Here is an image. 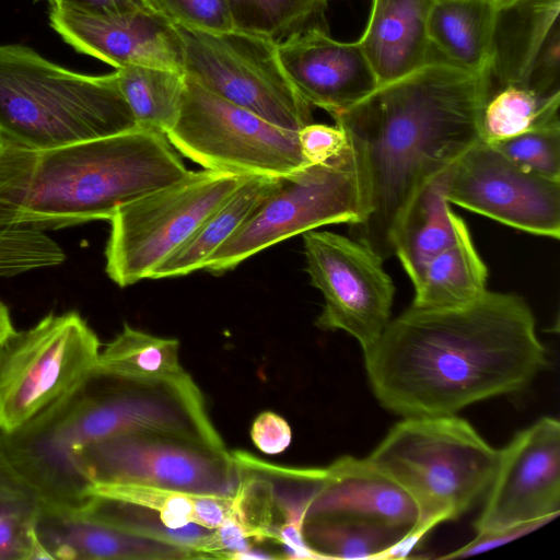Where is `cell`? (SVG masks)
Masks as SVG:
<instances>
[{"label": "cell", "mask_w": 560, "mask_h": 560, "mask_svg": "<svg viewBox=\"0 0 560 560\" xmlns=\"http://www.w3.org/2000/svg\"><path fill=\"white\" fill-rule=\"evenodd\" d=\"M366 459L411 495L424 535L486 495L499 450L456 415L411 417L397 422Z\"/></svg>", "instance_id": "5"}, {"label": "cell", "mask_w": 560, "mask_h": 560, "mask_svg": "<svg viewBox=\"0 0 560 560\" xmlns=\"http://www.w3.org/2000/svg\"><path fill=\"white\" fill-rule=\"evenodd\" d=\"M279 61L298 93L330 115L343 112L377 86L358 42L313 30L277 45Z\"/></svg>", "instance_id": "17"}, {"label": "cell", "mask_w": 560, "mask_h": 560, "mask_svg": "<svg viewBox=\"0 0 560 560\" xmlns=\"http://www.w3.org/2000/svg\"><path fill=\"white\" fill-rule=\"evenodd\" d=\"M89 483H136L233 498L242 468L225 447L160 434H120L74 452Z\"/></svg>", "instance_id": "12"}, {"label": "cell", "mask_w": 560, "mask_h": 560, "mask_svg": "<svg viewBox=\"0 0 560 560\" xmlns=\"http://www.w3.org/2000/svg\"><path fill=\"white\" fill-rule=\"evenodd\" d=\"M150 8L175 25L207 32L233 30L226 0H147Z\"/></svg>", "instance_id": "36"}, {"label": "cell", "mask_w": 560, "mask_h": 560, "mask_svg": "<svg viewBox=\"0 0 560 560\" xmlns=\"http://www.w3.org/2000/svg\"><path fill=\"white\" fill-rule=\"evenodd\" d=\"M277 178L246 177L189 238L151 272L149 279L182 277L202 270L206 261L240 229L269 194Z\"/></svg>", "instance_id": "25"}, {"label": "cell", "mask_w": 560, "mask_h": 560, "mask_svg": "<svg viewBox=\"0 0 560 560\" xmlns=\"http://www.w3.org/2000/svg\"><path fill=\"white\" fill-rule=\"evenodd\" d=\"M433 0H372L357 40L378 85L402 78L433 59L428 20Z\"/></svg>", "instance_id": "21"}, {"label": "cell", "mask_w": 560, "mask_h": 560, "mask_svg": "<svg viewBox=\"0 0 560 560\" xmlns=\"http://www.w3.org/2000/svg\"><path fill=\"white\" fill-rule=\"evenodd\" d=\"M166 137L176 151L210 171L281 177L308 165L296 131L275 126L187 77L179 116Z\"/></svg>", "instance_id": "9"}, {"label": "cell", "mask_w": 560, "mask_h": 560, "mask_svg": "<svg viewBox=\"0 0 560 560\" xmlns=\"http://www.w3.org/2000/svg\"><path fill=\"white\" fill-rule=\"evenodd\" d=\"M61 247L46 232L24 228L0 229V277L60 265Z\"/></svg>", "instance_id": "34"}, {"label": "cell", "mask_w": 560, "mask_h": 560, "mask_svg": "<svg viewBox=\"0 0 560 560\" xmlns=\"http://www.w3.org/2000/svg\"><path fill=\"white\" fill-rule=\"evenodd\" d=\"M137 127L116 73L89 75L34 49L0 45V142L45 150Z\"/></svg>", "instance_id": "4"}, {"label": "cell", "mask_w": 560, "mask_h": 560, "mask_svg": "<svg viewBox=\"0 0 560 560\" xmlns=\"http://www.w3.org/2000/svg\"><path fill=\"white\" fill-rule=\"evenodd\" d=\"M58 8L92 16H114L151 9L147 0H60Z\"/></svg>", "instance_id": "40"}, {"label": "cell", "mask_w": 560, "mask_h": 560, "mask_svg": "<svg viewBox=\"0 0 560 560\" xmlns=\"http://www.w3.org/2000/svg\"><path fill=\"white\" fill-rule=\"evenodd\" d=\"M176 26L187 78L280 128L299 132L313 121L312 106L289 80L275 43L236 30Z\"/></svg>", "instance_id": "10"}, {"label": "cell", "mask_w": 560, "mask_h": 560, "mask_svg": "<svg viewBox=\"0 0 560 560\" xmlns=\"http://www.w3.org/2000/svg\"><path fill=\"white\" fill-rule=\"evenodd\" d=\"M70 419L86 445L120 434H160L225 447L191 376L144 380L93 373L71 398Z\"/></svg>", "instance_id": "8"}, {"label": "cell", "mask_w": 560, "mask_h": 560, "mask_svg": "<svg viewBox=\"0 0 560 560\" xmlns=\"http://www.w3.org/2000/svg\"><path fill=\"white\" fill-rule=\"evenodd\" d=\"M100 340L74 311L49 313L0 342V432L11 433L72 396L92 376Z\"/></svg>", "instance_id": "6"}, {"label": "cell", "mask_w": 560, "mask_h": 560, "mask_svg": "<svg viewBox=\"0 0 560 560\" xmlns=\"http://www.w3.org/2000/svg\"><path fill=\"white\" fill-rule=\"evenodd\" d=\"M301 152L308 164H335L350 153L345 131L335 126L310 122L298 132Z\"/></svg>", "instance_id": "37"}, {"label": "cell", "mask_w": 560, "mask_h": 560, "mask_svg": "<svg viewBox=\"0 0 560 560\" xmlns=\"http://www.w3.org/2000/svg\"><path fill=\"white\" fill-rule=\"evenodd\" d=\"M560 513V422L542 417L499 451L476 532L495 530Z\"/></svg>", "instance_id": "15"}, {"label": "cell", "mask_w": 560, "mask_h": 560, "mask_svg": "<svg viewBox=\"0 0 560 560\" xmlns=\"http://www.w3.org/2000/svg\"><path fill=\"white\" fill-rule=\"evenodd\" d=\"M489 144L522 170L560 182V127L527 131Z\"/></svg>", "instance_id": "35"}, {"label": "cell", "mask_w": 560, "mask_h": 560, "mask_svg": "<svg viewBox=\"0 0 560 560\" xmlns=\"http://www.w3.org/2000/svg\"><path fill=\"white\" fill-rule=\"evenodd\" d=\"M250 438L260 452L276 455L288 448L292 440V431L281 416L272 411H264L254 420Z\"/></svg>", "instance_id": "38"}, {"label": "cell", "mask_w": 560, "mask_h": 560, "mask_svg": "<svg viewBox=\"0 0 560 560\" xmlns=\"http://www.w3.org/2000/svg\"><path fill=\"white\" fill-rule=\"evenodd\" d=\"M560 0H516L498 10L492 57L497 88L560 94Z\"/></svg>", "instance_id": "18"}, {"label": "cell", "mask_w": 560, "mask_h": 560, "mask_svg": "<svg viewBox=\"0 0 560 560\" xmlns=\"http://www.w3.org/2000/svg\"><path fill=\"white\" fill-rule=\"evenodd\" d=\"M491 74L432 59L331 115L349 140L360 190L350 233L383 260L394 255L396 230L418 192L480 139Z\"/></svg>", "instance_id": "2"}, {"label": "cell", "mask_w": 560, "mask_h": 560, "mask_svg": "<svg viewBox=\"0 0 560 560\" xmlns=\"http://www.w3.org/2000/svg\"><path fill=\"white\" fill-rule=\"evenodd\" d=\"M516 0H493V2L495 3L498 10L499 9H502V8H505V7H509L510 4L514 3Z\"/></svg>", "instance_id": "42"}, {"label": "cell", "mask_w": 560, "mask_h": 560, "mask_svg": "<svg viewBox=\"0 0 560 560\" xmlns=\"http://www.w3.org/2000/svg\"><path fill=\"white\" fill-rule=\"evenodd\" d=\"M233 30L276 45L313 30L329 32V0H226Z\"/></svg>", "instance_id": "32"}, {"label": "cell", "mask_w": 560, "mask_h": 560, "mask_svg": "<svg viewBox=\"0 0 560 560\" xmlns=\"http://www.w3.org/2000/svg\"><path fill=\"white\" fill-rule=\"evenodd\" d=\"M93 373L144 380L190 376L180 364L176 339L156 337L127 324L100 351Z\"/></svg>", "instance_id": "30"}, {"label": "cell", "mask_w": 560, "mask_h": 560, "mask_svg": "<svg viewBox=\"0 0 560 560\" xmlns=\"http://www.w3.org/2000/svg\"><path fill=\"white\" fill-rule=\"evenodd\" d=\"M487 266L467 233L424 267L413 283L411 306L451 308L468 304L487 291Z\"/></svg>", "instance_id": "26"}, {"label": "cell", "mask_w": 560, "mask_h": 560, "mask_svg": "<svg viewBox=\"0 0 560 560\" xmlns=\"http://www.w3.org/2000/svg\"><path fill=\"white\" fill-rule=\"evenodd\" d=\"M91 494L150 509L173 528L197 524L214 529L231 514L233 504V498L136 483L93 485L88 490V495Z\"/></svg>", "instance_id": "29"}, {"label": "cell", "mask_w": 560, "mask_h": 560, "mask_svg": "<svg viewBox=\"0 0 560 560\" xmlns=\"http://www.w3.org/2000/svg\"><path fill=\"white\" fill-rule=\"evenodd\" d=\"M447 170L418 192L395 233L394 254L412 283L431 259L469 233L446 198Z\"/></svg>", "instance_id": "22"}, {"label": "cell", "mask_w": 560, "mask_h": 560, "mask_svg": "<svg viewBox=\"0 0 560 560\" xmlns=\"http://www.w3.org/2000/svg\"><path fill=\"white\" fill-rule=\"evenodd\" d=\"M37 536L48 559H200L194 550L139 536L98 520L80 506L42 509Z\"/></svg>", "instance_id": "19"}, {"label": "cell", "mask_w": 560, "mask_h": 560, "mask_svg": "<svg viewBox=\"0 0 560 560\" xmlns=\"http://www.w3.org/2000/svg\"><path fill=\"white\" fill-rule=\"evenodd\" d=\"M80 508L121 529L194 550L200 559H207L206 549L214 529L197 524L173 528L150 509L94 494L89 495Z\"/></svg>", "instance_id": "33"}, {"label": "cell", "mask_w": 560, "mask_h": 560, "mask_svg": "<svg viewBox=\"0 0 560 560\" xmlns=\"http://www.w3.org/2000/svg\"><path fill=\"white\" fill-rule=\"evenodd\" d=\"M551 520L542 518L495 530L477 532L476 537L459 549L444 555L442 559H454L474 556L488 551L505 542L512 541L549 523Z\"/></svg>", "instance_id": "39"}, {"label": "cell", "mask_w": 560, "mask_h": 560, "mask_svg": "<svg viewBox=\"0 0 560 560\" xmlns=\"http://www.w3.org/2000/svg\"><path fill=\"white\" fill-rule=\"evenodd\" d=\"M43 501L7 453L0 433V560L48 559L37 536Z\"/></svg>", "instance_id": "27"}, {"label": "cell", "mask_w": 560, "mask_h": 560, "mask_svg": "<svg viewBox=\"0 0 560 560\" xmlns=\"http://www.w3.org/2000/svg\"><path fill=\"white\" fill-rule=\"evenodd\" d=\"M302 534L317 559L401 558L418 541L411 529L352 515L307 517Z\"/></svg>", "instance_id": "24"}, {"label": "cell", "mask_w": 560, "mask_h": 560, "mask_svg": "<svg viewBox=\"0 0 560 560\" xmlns=\"http://www.w3.org/2000/svg\"><path fill=\"white\" fill-rule=\"evenodd\" d=\"M446 198L514 229L560 236V182L522 170L481 139L447 170Z\"/></svg>", "instance_id": "14"}, {"label": "cell", "mask_w": 560, "mask_h": 560, "mask_svg": "<svg viewBox=\"0 0 560 560\" xmlns=\"http://www.w3.org/2000/svg\"><path fill=\"white\" fill-rule=\"evenodd\" d=\"M49 23L77 51L116 69L138 65L184 73V45L177 26L152 9L92 16L55 8Z\"/></svg>", "instance_id": "16"}, {"label": "cell", "mask_w": 560, "mask_h": 560, "mask_svg": "<svg viewBox=\"0 0 560 560\" xmlns=\"http://www.w3.org/2000/svg\"><path fill=\"white\" fill-rule=\"evenodd\" d=\"M248 176L203 170L121 206L109 219L105 271L125 288L148 279Z\"/></svg>", "instance_id": "7"}, {"label": "cell", "mask_w": 560, "mask_h": 560, "mask_svg": "<svg viewBox=\"0 0 560 560\" xmlns=\"http://www.w3.org/2000/svg\"><path fill=\"white\" fill-rule=\"evenodd\" d=\"M560 94L544 95L532 88H491L479 119L480 139L494 143L533 130L560 127Z\"/></svg>", "instance_id": "31"}, {"label": "cell", "mask_w": 560, "mask_h": 560, "mask_svg": "<svg viewBox=\"0 0 560 560\" xmlns=\"http://www.w3.org/2000/svg\"><path fill=\"white\" fill-rule=\"evenodd\" d=\"M317 515L373 517L411 529L418 540L423 536L415 500L366 458L342 456L324 468L305 518Z\"/></svg>", "instance_id": "20"}, {"label": "cell", "mask_w": 560, "mask_h": 560, "mask_svg": "<svg viewBox=\"0 0 560 560\" xmlns=\"http://www.w3.org/2000/svg\"><path fill=\"white\" fill-rule=\"evenodd\" d=\"M121 95L138 127L166 133L179 116L186 89L185 73L130 65L115 71Z\"/></svg>", "instance_id": "28"}, {"label": "cell", "mask_w": 560, "mask_h": 560, "mask_svg": "<svg viewBox=\"0 0 560 560\" xmlns=\"http://www.w3.org/2000/svg\"><path fill=\"white\" fill-rule=\"evenodd\" d=\"M363 354L374 396L402 418L452 416L520 392L547 364L527 302L488 290L457 307L410 306Z\"/></svg>", "instance_id": "1"}, {"label": "cell", "mask_w": 560, "mask_h": 560, "mask_svg": "<svg viewBox=\"0 0 560 560\" xmlns=\"http://www.w3.org/2000/svg\"><path fill=\"white\" fill-rule=\"evenodd\" d=\"M306 271L324 298L315 324L351 335L370 349L390 320L395 285L383 259L354 238L328 231L303 233Z\"/></svg>", "instance_id": "13"}, {"label": "cell", "mask_w": 560, "mask_h": 560, "mask_svg": "<svg viewBox=\"0 0 560 560\" xmlns=\"http://www.w3.org/2000/svg\"><path fill=\"white\" fill-rule=\"evenodd\" d=\"M188 172L164 133L138 126L45 150L0 142V229L46 232L109 220Z\"/></svg>", "instance_id": "3"}, {"label": "cell", "mask_w": 560, "mask_h": 560, "mask_svg": "<svg viewBox=\"0 0 560 560\" xmlns=\"http://www.w3.org/2000/svg\"><path fill=\"white\" fill-rule=\"evenodd\" d=\"M36 1H39V0H36ZM45 1L48 2L50 9L58 8L60 4V0H45Z\"/></svg>", "instance_id": "43"}, {"label": "cell", "mask_w": 560, "mask_h": 560, "mask_svg": "<svg viewBox=\"0 0 560 560\" xmlns=\"http://www.w3.org/2000/svg\"><path fill=\"white\" fill-rule=\"evenodd\" d=\"M15 330L8 306L0 301V342Z\"/></svg>", "instance_id": "41"}, {"label": "cell", "mask_w": 560, "mask_h": 560, "mask_svg": "<svg viewBox=\"0 0 560 560\" xmlns=\"http://www.w3.org/2000/svg\"><path fill=\"white\" fill-rule=\"evenodd\" d=\"M497 15L493 0H433L428 20L432 51L458 68L491 71Z\"/></svg>", "instance_id": "23"}, {"label": "cell", "mask_w": 560, "mask_h": 560, "mask_svg": "<svg viewBox=\"0 0 560 560\" xmlns=\"http://www.w3.org/2000/svg\"><path fill=\"white\" fill-rule=\"evenodd\" d=\"M351 153L335 164H308L278 177L240 229L206 261L222 275L253 255L323 225L357 223L361 198Z\"/></svg>", "instance_id": "11"}]
</instances>
